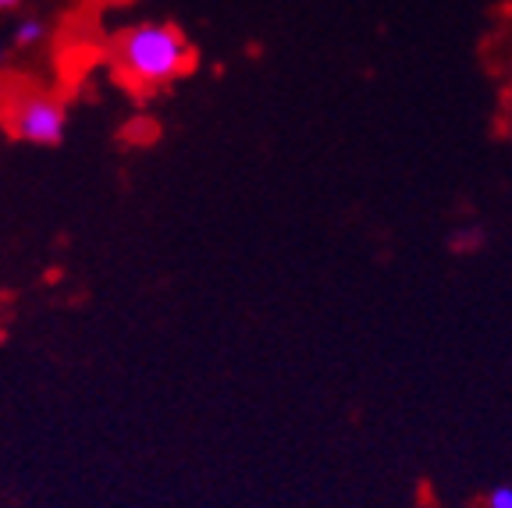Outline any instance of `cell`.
Listing matches in <instances>:
<instances>
[{"label": "cell", "instance_id": "obj_1", "mask_svg": "<svg viewBox=\"0 0 512 508\" xmlns=\"http://www.w3.org/2000/svg\"><path fill=\"white\" fill-rule=\"evenodd\" d=\"M192 61V50L175 25H139L118 43V64L139 86H160L182 75Z\"/></svg>", "mask_w": 512, "mask_h": 508}, {"label": "cell", "instance_id": "obj_2", "mask_svg": "<svg viewBox=\"0 0 512 508\" xmlns=\"http://www.w3.org/2000/svg\"><path fill=\"white\" fill-rule=\"evenodd\" d=\"M18 139L36 146H57L64 139V107L50 96H25L15 107Z\"/></svg>", "mask_w": 512, "mask_h": 508}, {"label": "cell", "instance_id": "obj_3", "mask_svg": "<svg viewBox=\"0 0 512 508\" xmlns=\"http://www.w3.org/2000/svg\"><path fill=\"white\" fill-rule=\"evenodd\" d=\"M43 32H47V25L36 22V18H29V22H22L15 29V43H18V47H32V43L43 40Z\"/></svg>", "mask_w": 512, "mask_h": 508}, {"label": "cell", "instance_id": "obj_4", "mask_svg": "<svg viewBox=\"0 0 512 508\" xmlns=\"http://www.w3.org/2000/svg\"><path fill=\"white\" fill-rule=\"evenodd\" d=\"M488 508H512V487H495L488 494Z\"/></svg>", "mask_w": 512, "mask_h": 508}, {"label": "cell", "instance_id": "obj_5", "mask_svg": "<svg viewBox=\"0 0 512 508\" xmlns=\"http://www.w3.org/2000/svg\"><path fill=\"white\" fill-rule=\"evenodd\" d=\"M18 0H0V11H8V8H15Z\"/></svg>", "mask_w": 512, "mask_h": 508}, {"label": "cell", "instance_id": "obj_6", "mask_svg": "<svg viewBox=\"0 0 512 508\" xmlns=\"http://www.w3.org/2000/svg\"><path fill=\"white\" fill-rule=\"evenodd\" d=\"M0 61H4V54H0Z\"/></svg>", "mask_w": 512, "mask_h": 508}]
</instances>
